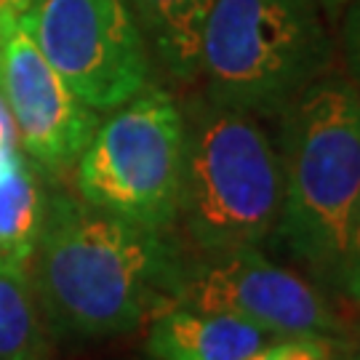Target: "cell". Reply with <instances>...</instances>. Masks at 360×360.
<instances>
[{
	"instance_id": "52a82bcc",
	"label": "cell",
	"mask_w": 360,
	"mask_h": 360,
	"mask_svg": "<svg viewBox=\"0 0 360 360\" xmlns=\"http://www.w3.org/2000/svg\"><path fill=\"white\" fill-rule=\"evenodd\" d=\"M174 307L224 312L270 336H328L342 321L328 299L302 275L243 245L214 254H187Z\"/></svg>"
},
{
	"instance_id": "7a4b0ae2",
	"label": "cell",
	"mask_w": 360,
	"mask_h": 360,
	"mask_svg": "<svg viewBox=\"0 0 360 360\" xmlns=\"http://www.w3.org/2000/svg\"><path fill=\"white\" fill-rule=\"evenodd\" d=\"M281 123L283 211L275 235L334 285L360 198V91L331 70L288 104Z\"/></svg>"
},
{
	"instance_id": "3957f363",
	"label": "cell",
	"mask_w": 360,
	"mask_h": 360,
	"mask_svg": "<svg viewBox=\"0 0 360 360\" xmlns=\"http://www.w3.org/2000/svg\"><path fill=\"white\" fill-rule=\"evenodd\" d=\"M184 166L176 224L195 254L270 240L283 211V160L257 115L211 102L181 107Z\"/></svg>"
},
{
	"instance_id": "5b68a950",
	"label": "cell",
	"mask_w": 360,
	"mask_h": 360,
	"mask_svg": "<svg viewBox=\"0 0 360 360\" xmlns=\"http://www.w3.org/2000/svg\"><path fill=\"white\" fill-rule=\"evenodd\" d=\"M110 112L75 160V193L142 227L171 230L184 166L181 107L168 91L144 86Z\"/></svg>"
},
{
	"instance_id": "e0dca14e",
	"label": "cell",
	"mask_w": 360,
	"mask_h": 360,
	"mask_svg": "<svg viewBox=\"0 0 360 360\" xmlns=\"http://www.w3.org/2000/svg\"><path fill=\"white\" fill-rule=\"evenodd\" d=\"M30 3H35V0H0V6H6V8H13V11H22V8H27Z\"/></svg>"
},
{
	"instance_id": "6da1fadb",
	"label": "cell",
	"mask_w": 360,
	"mask_h": 360,
	"mask_svg": "<svg viewBox=\"0 0 360 360\" xmlns=\"http://www.w3.org/2000/svg\"><path fill=\"white\" fill-rule=\"evenodd\" d=\"M184 257L168 230L115 217L80 195H46L30 275L49 334L102 339L139 328L174 307Z\"/></svg>"
},
{
	"instance_id": "ba28073f",
	"label": "cell",
	"mask_w": 360,
	"mask_h": 360,
	"mask_svg": "<svg viewBox=\"0 0 360 360\" xmlns=\"http://www.w3.org/2000/svg\"><path fill=\"white\" fill-rule=\"evenodd\" d=\"M0 96L25 153L46 171L75 166L99 126L96 110L67 89L6 6H0Z\"/></svg>"
},
{
	"instance_id": "4fadbf2b",
	"label": "cell",
	"mask_w": 360,
	"mask_h": 360,
	"mask_svg": "<svg viewBox=\"0 0 360 360\" xmlns=\"http://www.w3.org/2000/svg\"><path fill=\"white\" fill-rule=\"evenodd\" d=\"M248 360H331L326 336H278Z\"/></svg>"
},
{
	"instance_id": "30bf717a",
	"label": "cell",
	"mask_w": 360,
	"mask_h": 360,
	"mask_svg": "<svg viewBox=\"0 0 360 360\" xmlns=\"http://www.w3.org/2000/svg\"><path fill=\"white\" fill-rule=\"evenodd\" d=\"M144 40L179 80L198 77V53L214 0H126Z\"/></svg>"
},
{
	"instance_id": "d6986e66",
	"label": "cell",
	"mask_w": 360,
	"mask_h": 360,
	"mask_svg": "<svg viewBox=\"0 0 360 360\" xmlns=\"http://www.w3.org/2000/svg\"><path fill=\"white\" fill-rule=\"evenodd\" d=\"M345 3H349V0H345ZM345 3H342V6H345Z\"/></svg>"
},
{
	"instance_id": "9c48e42d",
	"label": "cell",
	"mask_w": 360,
	"mask_h": 360,
	"mask_svg": "<svg viewBox=\"0 0 360 360\" xmlns=\"http://www.w3.org/2000/svg\"><path fill=\"white\" fill-rule=\"evenodd\" d=\"M270 334L224 312L168 307L147 321L144 349L153 360H248Z\"/></svg>"
},
{
	"instance_id": "8fae6325",
	"label": "cell",
	"mask_w": 360,
	"mask_h": 360,
	"mask_svg": "<svg viewBox=\"0 0 360 360\" xmlns=\"http://www.w3.org/2000/svg\"><path fill=\"white\" fill-rule=\"evenodd\" d=\"M46 334L30 264H0V360H46Z\"/></svg>"
},
{
	"instance_id": "2e32d148",
	"label": "cell",
	"mask_w": 360,
	"mask_h": 360,
	"mask_svg": "<svg viewBox=\"0 0 360 360\" xmlns=\"http://www.w3.org/2000/svg\"><path fill=\"white\" fill-rule=\"evenodd\" d=\"M0 147H16V126L3 96H0Z\"/></svg>"
},
{
	"instance_id": "8992f818",
	"label": "cell",
	"mask_w": 360,
	"mask_h": 360,
	"mask_svg": "<svg viewBox=\"0 0 360 360\" xmlns=\"http://www.w3.org/2000/svg\"><path fill=\"white\" fill-rule=\"evenodd\" d=\"M19 25L80 102L110 112L150 80L142 27L126 0H35Z\"/></svg>"
},
{
	"instance_id": "9a60e30c",
	"label": "cell",
	"mask_w": 360,
	"mask_h": 360,
	"mask_svg": "<svg viewBox=\"0 0 360 360\" xmlns=\"http://www.w3.org/2000/svg\"><path fill=\"white\" fill-rule=\"evenodd\" d=\"M339 51L345 59V75L360 91V0L345 3L339 22Z\"/></svg>"
},
{
	"instance_id": "ac0fdd59",
	"label": "cell",
	"mask_w": 360,
	"mask_h": 360,
	"mask_svg": "<svg viewBox=\"0 0 360 360\" xmlns=\"http://www.w3.org/2000/svg\"><path fill=\"white\" fill-rule=\"evenodd\" d=\"M323 6H342V3H345V0H321Z\"/></svg>"
},
{
	"instance_id": "277c9868",
	"label": "cell",
	"mask_w": 360,
	"mask_h": 360,
	"mask_svg": "<svg viewBox=\"0 0 360 360\" xmlns=\"http://www.w3.org/2000/svg\"><path fill=\"white\" fill-rule=\"evenodd\" d=\"M331 65L321 0H214L206 16L198 77L211 102L281 117Z\"/></svg>"
},
{
	"instance_id": "5bb4252c",
	"label": "cell",
	"mask_w": 360,
	"mask_h": 360,
	"mask_svg": "<svg viewBox=\"0 0 360 360\" xmlns=\"http://www.w3.org/2000/svg\"><path fill=\"white\" fill-rule=\"evenodd\" d=\"M334 285L349 302L360 304V198L355 203L352 219H349L347 243H345V254H342V264H339Z\"/></svg>"
},
{
	"instance_id": "ffe728a7",
	"label": "cell",
	"mask_w": 360,
	"mask_h": 360,
	"mask_svg": "<svg viewBox=\"0 0 360 360\" xmlns=\"http://www.w3.org/2000/svg\"><path fill=\"white\" fill-rule=\"evenodd\" d=\"M331 360H336V358H334V355H331Z\"/></svg>"
},
{
	"instance_id": "7c38bea8",
	"label": "cell",
	"mask_w": 360,
	"mask_h": 360,
	"mask_svg": "<svg viewBox=\"0 0 360 360\" xmlns=\"http://www.w3.org/2000/svg\"><path fill=\"white\" fill-rule=\"evenodd\" d=\"M46 193L40 190L38 171L19 160L0 181V264H30L38 243Z\"/></svg>"
}]
</instances>
